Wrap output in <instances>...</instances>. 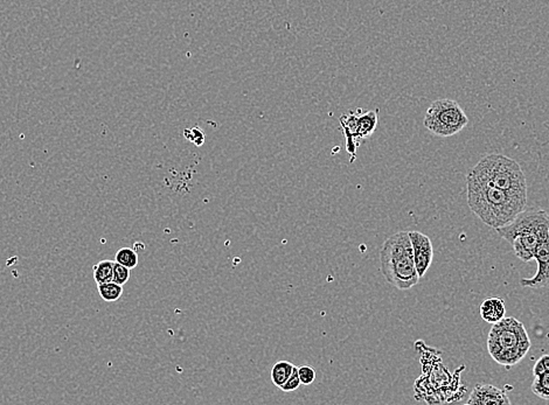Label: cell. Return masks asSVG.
Listing matches in <instances>:
<instances>
[{
	"label": "cell",
	"instance_id": "cell-6",
	"mask_svg": "<svg viewBox=\"0 0 549 405\" xmlns=\"http://www.w3.org/2000/svg\"><path fill=\"white\" fill-rule=\"evenodd\" d=\"M469 124V118L457 102L441 98L432 102L425 112L424 127L439 137H451Z\"/></svg>",
	"mask_w": 549,
	"mask_h": 405
},
{
	"label": "cell",
	"instance_id": "cell-10",
	"mask_svg": "<svg viewBox=\"0 0 549 405\" xmlns=\"http://www.w3.org/2000/svg\"><path fill=\"white\" fill-rule=\"evenodd\" d=\"M378 110L367 111L364 112L359 109L357 127H355V143L360 146V143L371 137L374 134L375 129L378 127Z\"/></svg>",
	"mask_w": 549,
	"mask_h": 405
},
{
	"label": "cell",
	"instance_id": "cell-16",
	"mask_svg": "<svg viewBox=\"0 0 549 405\" xmlns=\"http://www.w3.org/2000/svg\"><path fill=\"white\" fill-rule=\"evenodd\" d=\"M115 262L125 265L127 268L134 269L138 265V254L134 249L122 248L116 254Z\"/></svg>",
	"mask_w": 549,
	"mask_h": 405
},
{
	"label": "cell",
	"instance_id": "cell-18",
	"mask_svg": "<svg viewBox=\"0 0 549 405\" xmlns=\"http://www.w3.org/2000/svg\"><path fill=\"white\" fill-rule=\"evenodd\" d=\"M297 369H299V375L301 385H310L315 382V368H312L310 365H301V367H297Z\"/></svg>",
	"mask_w": 549,
	"mask_h": 405
},
{
	"label": "cell",
	"instance_id": "cell-21",
	"mask_svg": "<svg viewBox=\"0 0 549 405\" xmlns=\"http://www.w3.org/2000/svg\"><path fill=\"white\" fill-rule=\"evenodd\" d=\"M188 131L191 132V136H185L188 141H193L197 146H201V145L204 144V134L200 129L195 127V129H191V130Z\"/></svg>",
	"mask_w": 549,
	"mask_h": 405
},
{
	"label": "cell",
	"instance_id": "cell-13",
	"mask_svg": "<svg viewBox=\"0 0 549 405\" xmlns=\"http://www.w3.org/2000/svg\"><path fill=\"white\" fill-rule=\"evenodd\" d=\"M115 262L110 259H104L95 265L93 268L94 279L96 284H103L114 281Z\"/></svg>",
	"mask_w": 549,
	"mask_h": 405
},
{
	"label": "cell",
	"instance_id": "cell-2",
	"mask_svg": "<svg viewBox=\"0 0 549 405\" xmlns=\"http://www.w3.org/2000/svg\"><path fill=\"white\" fill-rule=\"evenodd\" d=\"M496 231L512 245L516 257L527 263L534 259L538 247L549 237V215L536 208L523 211Z\"/></svg>",
	"mask_w": 549,
	"mask_h": 405
},
{
	"label": "cell",
	"instance_id": "cell-7",
	"mask_svg": "<svg viewBox=\"0 0 549 405\" xmlns=\"http://www.w3.org/2000/svg\"><path fill=\"white\" fill-rule=\"evenodd\" d=\"M409 237L412 241L414 261L420 278L424 277L434 258V249L430 238L420 231H409Z\"/></svg>",
	"mask_w": 549,
	"mask_h": 405
},
{
	"label": "cell",
	"instance_id": "cell-5",
	"mask_svg": "<svg viewBox=\"0 0 549 405\" xmlns=\"http://www.w3.org/2000/svg\"><path fill=\"white\" fill-rule=\"evenodd\" d=\"M469 173L504 191L527 195V181L520 165L502 154H486Z\"/></svg>",
	"mask_w": 549,
	"mask_h": 405
},
{
	"label": "cell",
	"instance_id": "cell-8",
	"mask_svg": "<svg viewBox=\"0 0 549 405\" xmlns=\"http://www.w3.org/2000/svg\"><path fill=\"white\" fill-rule=\"evenodd\" d=\"M534 259L538 264V270L532 278H523L520 285L524 288H543L549 285V237L536 249Z\"/></svg>",
	"mask_w": 549,
	"mask_h": 405
},
{
	"label": "cell",
	"instance_id": "cell-4",
	"mask_svg": "<svg viewBox=\"0 0 549 405\" xmlns=\"http://www.w3.org/2000/svg\"><path fill=\"white\" fill-rule=\"evenodd\" d=\"M491 358L509 369L518 365L531 349V340L523 322L509 317L493 324L487 339Z\"/></svg>",
	"mask_w": 549,
	"mask_h": 405
},
{
	"label": "cell",
	"instance_id": "cell-14",
	"mask_svg": "<svg viewBox=\"0 0 549 405\" xmlns=\"http://www.w3.org/2000/svg\"><path fill=\"white\" fill-rule=\"evenodd\" d=\"M98 290L100 298L108 303L117 302L123 295V285L117 284L115 281L98 284Z\"/></svg>",
	"mask_w": 549,
	"mask_h": 405
},
{
	"label": "cell",
	"instance_id": "cell-17",
	"mask_svg": "<svg viewBox=\"0 0 549 405\" xmlns=\"http://www.w3.org/2000/svg\"><path fill=\"white\" fill-rule=\"evenodd\" d=\"M131 269L127 268L125 265L120 264L115 262L114 266V281L120 285L127 284V281L130 279Z\"/></svg>",
	"mask_w": 549,
	"mask_h": 405
},
{
	"label": "cell",
	"instance_id": "cell-20",
	"mask_svg": "<svg viewBox=\"0 0 549 405\" xmlns=\"http://www.w3.org/2000/svg\"><path fill=\"white\" fill-rule=\"evenodd\" d=\"M549 370V355H543L541 358L536 362V365L533 367V374L534 376L540 375L543 372Z\"/></svg>",
	"mask_w": 549,
	"mask_h": 405
},
{
	"label": "cell",
	"instance_id": "cell-1",
	"mask_svg": "<svg viewBox=\"0 0 549 405\" xmlns=\"http://www.w3.org/2000/svg\"><path fill=\"white\" fill-rule=\"evenodd\" d=\"M466 195L470 209L493 229L509 225L527 206V195L504 191L470 173L466 177Z\"/></svg>",
	"mask_w": 549,
	"mask_h": 405
},
{
	"label": "cell",
	"instance_id": "cell-12",
	"mask_svg": "<svg viewBox=\"0 0 549 405\" xmlns=\"http://www.w3.org/2000/svg\"><path fill=\"white\" fill-rule=\"evenodd\" d=\"M295 369V365L289 361H278L274 363L272 369V382L274 387L281 388L285 382L288 381L289 377L291 376L292 372Z\"/></svg>",
	"mask_w": 549,
	"mask_h": 405
},
{
	"label": "cell",
	"instance_id": "cell-9",
	"mask_svg": "<svg viewBox=\"0 0 549 405\" xmlns=\"http://www.w3.org/2000/svg\"><path fill=\"white\" fill-rule=\"evenodd\" d=\"M468 404L502 405L511 404V401L502 389L492 385H477L471 392Z\"/></svg>",
	"mask_w": 549,
	"mask_h": 405
},
{
	"label": "cell",
	"instance_id": "cell-11",
	"mask_svg": "<svg viewBox=\"0 0 549 405\" xmlns=\"http://www.w3.org/2000/svg\"><path fill=\"white\" fill-rule=\"evenodd\" d=\"M506 308L504 300L500 298H489L480 305V317L489 324H496L505 318Z\"/></svg>",
	"mask_w": 549,
	"mask_h": 405
},
{
	"label": "cell",
	"instance_id": "cell-3",
	"mask_svg": "<svg viewBox=\"0 0 549 405\" xmlns=\"http://www.w3.org/2000/svg\"><path fill=\"white\" fill-rule=\"evenodd\" d=\"M380 269L387 283L401 291L419 283L409 231H400L386 240L380 250Z\"/></svg>",
	"mask_w": 549,
	"mask_h": 405
},
{
	"label": "cell",
	"instance_id": "cell-19",
	"mask_svg": "<svg viewBox=\"0 0 549 405\" xmlns=\"http://www.w3.org/2000/svg\"><path fill=\"white\" fill-rule=\"evenodd\" d=\"M301 382L299 379V369L295 367L294 372H292L291 376L289 377L288 381L285 382L284 385H282L281 390L284 392H295L301 387Z\"/></svg>",
	"mask_w": 549,
	"mask_h": 405
},
{
	"label": "cell",
	"instance_id": "cell-15",
	"mask_svg": "<svg viewBox=\"0 0 549 405\" xmlns=\"http://www.w3.org/2000/svg\"><path fill=\"white\" fill-rule=\"evenodd\" d=\"M532 392L539 399L549 401V370L536 376L532 383Z\"/></svg>",
	"mask_w": 549,
	"mask_h": 405
}]
</instances>
